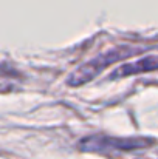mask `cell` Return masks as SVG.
Here are the masks:
<instances>
[{
    "label": "cell",
    "instance_id": "obj_2",
    "mask_svg": "<svg viewBox=\"0 0 158 159\" xmlns=\"http://www.w3.org/2000/svg\"><path fill=\"white\" fill-rule=\"evenodd\" d=\"M158 70V56H147L144 59H140L133 63H126L121 65L115 73H112V77H126L130 74H138V73H144V71H154Z\"/></svg>",
    "mask_w": 158,
    "mask_h": 159
},
{
    "label": "cell",
    "instance_id": "obj_1",
    "mask_svg": "<svg viewBox=\"0 0 158 159\" xmlns=\"http://www.w3.org/2000/svg\"><path fill=\"white\" fill-rule=\"evenodd\" d=\"M132 54V50H124V48H119V50H113V51H108L104 53L101 56H98L96 59L87 62L85 65H82L81 68H78L73 74H70L68 77V84L70 85H81L90 79H93L95 74L101 73L107 65H110L112 62H116L122 57H127Z\"/></svg>",
    "mask_w": 158,
    "mask_h": 159
},
{
    "label": "cell",
    "instance_id": "obj_3",
    "mask_svg": "<svg viewBox=\"0 0 158 159\" xmlns=\"http://www.w3.org/2000/svg\"><path fill=\"white\" fill-rule=\"evenodd\" d=\"M99 145V148H103L105 145H110V147H115V148H135V147H144L147 142L146 141H127V139H122V141H115L112 138L108 139H90V141H85V147H90V145Z\"/></svg>",
    "mask_w": 158,
    "mask_h": 159
}]
</instances>
